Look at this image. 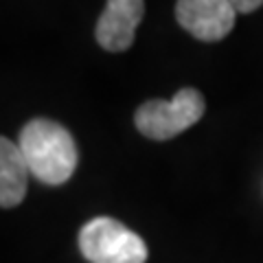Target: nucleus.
Here are the masks:
<instances>
[{"instance_id": "0eeeda50", "label": "nucleus", "mask_w": 263, "mask_h": 263, "mask_svg": "<svg viewBox=\"0 0 263 263\" xmlns=\"http://www.w3.org/2000/svg\"><path fill=\"white\" fill-rule=\"evenodd\" d=\"M230 5H233L239 13H250L254 9H259L263 5V0H230Z\"/></svg>"}, {"instance_id": "39448f33", "label": "nucleus", "mask_w": 263, "mask_h": 263, "mask_svg": "<svg viewBox=\"0 0 263 263\" xmlns=\"http://www.w3.org/2000/svg\"><path fill=\"white\" fill-rule=\"evenodd\" d=\"M143 15L145 0H108L95 29L97 42L110 53L127 51L134 44Z\"/></svg>"}, {"instance_id": "f257e3e1", "label": "nucleus", "mask_w": 263, "mask_h": 263, "mask_svg": "<svg viewBox=\"0 0 263 263\" xmlns=\"http://www.w3.org/2000/svg\"><path fill=\"white\" fill-rule=\"evenodd\" d=\"M20 152L29 171L44 184H64L75 174L79 154L70 132L48 119H33L20 134Z\"/></svg>"}, {"instance_id": "20e7f679", "label": "nucleus", "mask_w": 263, "mask_h": 263, "mask_svg": "<svg viewBox=\"0 0 263 263\" xmlns=\"http://www.w3.org/2000/svg\"><path fill=\"white\" fill-rule=\"evenodd\" d=\"M176 18L193 37L219 42L233 31L237 9L230 0H178Z\"/></svg>"}, {"instance_id": "f03ea898", "label": "nucleus", "mask_w": 263, "mask_h": 263, "mask_svg": "<svg viewBox=\"0 0 263 263\" xmlns=\"http://www.w3.org/2000/svg\"><path fill=\"white\" fill-rule=\"evenodd\" d=\"M79 250L90 263H145L147 246L112 217H95L79 230Z\"/></svg>"}, {"instance_id": "7ed1b4c3", "label": "nucleus", "mask_w": 263, "mask_h": 263, "mask_svg": "<svg viewBox=\"0 0 263 263\" xmlns=\"http://www.w3.org/2000/svg\"><path fill=\"white\" fill-rule=\"evenodd\" d=\"M204 97L195 88H182L178 90L171 101H152L143 103L136 110V127L143 136L152 141H169L178 136L180 132L189 129L202 119L204 114Z\"/></svg>"}, {"instance_id": "423d86ee", "label": "nucleus", "mask_w": 263, "mask_h": 263, "mask_svg": "<svg viewBox=\"0 0 263 263\" xmlns=\"http://www.w3.org/2000/svg\"><path fill=\"white\" fill-rule=\"evenodd\" d=\"M29 174L31 171L20 152V145L3 136L0 138V206L13 209L24 200Z\"/></svg>"}]
</instances>
